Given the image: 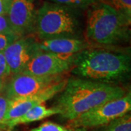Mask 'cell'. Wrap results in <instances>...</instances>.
Instances as JSON below:
<instances>
[{
    "label": "cell",
    "instance_id": "8fae6325",
    "mask_svg": "<svg viewBox=\"0 0 131 131\" xmlns=\"http://www.w3.org/2000/svg\"><path fill=\"white\" fill-rule=\"evenodd\" d=\"M93 46L82 38H55L39 41L40 50L66 56H74Z\"/></svg>",
    "mask_w": 131,
    "mask_h": 131
},
{
    "label": "cell",
    "instance_id": "8992f818",
    "mask_svg": "<svg viewBox=\"0 0 131 131\" xmlns=\"http://www.w3.org/2000/svg\"><path fill=\"white\" fill-rule=\"evenodd\" d=\"M66 78H67L66 74L49 77H38L22 73L11 75L9 80L5 81L2 93L9 100L26 97L42 91Z\"/></svg>",
    "mask_w": 131,
    "mask_h": 131
},
{
    "label": "cell",
    "instance_id": "603a6c76",
    "mask_svg": "<svg viewBox=\"0 0 131 131\" xmlns=\"http://www.w3.org/2000/svg\"><path fill=\"white\" fill-rule=\"evenodd\" d=\"M5 80H2L0 79V93H2V90H3L4 85H5Z\"/></svg>",
    "mask_w": 131,
    "mask_h": 131
},
{
    "label": "cell",
    "instance_id": "9a60e30c",
    "mask_svg": "<svg viewBox=\"0 0 131 131\" xmlns=\"http://www.w3.org/2000/svg\"><path fill=\"white\" fill-rule=\"evenodd\" d=\"M54 3L75 9H88L100 0H52Z\"/></svg>",
    "mask_w": 131,
    "mask_h": 131
},
{
    "label": "cell",
    "instance_id": "ffe728a7",
    "mask_svg": "<svg viewBox=\"0 0 131 131\" xmlns=\"http://www.w3.org/2000/svg\"><path fill=\"white\" fill-rule=\"evenodd\" d=\"M8 32H13V31L10 26L7 15L0 16V34Z\"/></svg>",
    "mask_w": 131,
    "mask_h": 131
},
{
    "label": "cell",
    "instance_id": "44dd1931",
    "mask_svg": "<svg viewBox=\"0 0 131 131\" xmlns=\"http://www.w3.org/2000/svg\"><path fill=\"white\" fill-rule=\"evenodd\" d=\"M13 0H0V16L7 15Z\"/></svg>",
    "mask_w": 131,
    "mask_h": 131
},
{
    "label": "cell",
    "instance_id": "cb8c5ba5",
    "mask_svg": "<svg viewBox=\"0 0 131 131\" xmlns=\"http://www.w3.org/2000/svg\"><path fill=\"white\" fill-rule=\"evenodd\" d=\"M0 131H5V130H1V129H0Z\"/></svg>",
    "mask_w": 131,
    "mask_h": 131
},
{
    "label": "cell",
    "instance_id": "5b68a950",
    "mask_svg": "<svg viewBox=\"0 0 131 131\" xmlns=\"http://www.w3.org/2000/svg\"><path fill=\"white\" fill-rule=\"evenodd\" d=\"M130 110L131 95L129 91L122 98L101 104L69 121L67 127H100L130 113Z\"/></svg>",
    "mask_w": 131,
    "mask_h": 131
},
{
    "label": "cell",
    "instance_id": "6da1fadb",
    "mask_svg": "<svg viewBox=\"0 0 131 131\" xmlns=\"http://www.w3.org/2000/svg\"><path fill=\"white\" fill-rule=\"evenodd\" d=\"M127 93L119 85L69 77L54 106L60 110L63 119L71 121L93 108L122 98Z\"/></svg>",
    "mask_w": 131,
    "mask_h": 131
},
{
    "label": "cell",
    "instance_id": "e0dca14e",
    "mask_svg": "<svg viewBox=\"0 0 131 131\" xmlns=\"http://www.w3.org/2000/svg\"><path fill=\"white\" fill-rule=\"evenodd\" d=\"M67 127L63 126L52 122H45L39 126L33 128L29 131H69Z\"/></svg>",
    "mask_w": 131,
    "mask_h": 131
},
{
    "label": "cell",
    "instance_id": "277c9868",
    "mask_svg": "<svg viewBox=\"0 0 131 131\" xmlns=\"http://www.w3.org/2000/svg\"><path fill=\"white\" fill-rule=\"evenodd\" d=\"M77 10L54 2H44L36 15L34 33L38 40L82 38Z\"/></svg>",
    "mask_w": 131,
    "mask_h": 131
},
{
    "label": "cell",
    "instance_id": "30bf717a",
    "mask_svg": "<svg viewBox=\"0 0 131 131\" xmlns=\"http://www.w3.org/2000/svg\"><path fill=\"white\" fill-rule=\"evenodd\" d=\"M68 78L69 77L52 84L37 93L10 100L9 108L5 116V125L6 122L21 117L32 108L44 104V103L60 93L65 88Z\"/></svg>",
    "mask_w": 131,
    "mask_h": 131
},
{
    "label": "cell",
    "instance_id": "5bb4252c",
    "mask_svg": "<svg viewBox=\"0 0 131 131\" xmlns=\"http://www.w3.org/2000/svg\"><path fill=\"white\" fill-rule=\"evenodd\" d=\"M109 5L123 16L127 20L131 22V0H100Z\"/></svg>",
    "mask_w": 131,
    "mask_h": 131
},
{
    "label": "cell",
    "instance_id": "9c48e42d",
    "mask_svg": "<svg viewBox=\"0 0 131 131\" xmlns=\"http://www.w3.org/2000/svg\"><path fill=\"white\" fill-rule=\"evenodd\" d=\"M37 0H13L7 18L13 32L19 37L34 32Z\"/></svg>",
    "mask_w": 131,
    "mask_h": 131
},
{
    "label": "cell",
    "instance_id": "d6986e66",
    "mask_svg": "<svg viewBox=\"0 0 131 131\" xmlns=\"http://www.w3.org/2000/svg\"><path fill=\"white\" fill-rule=\"evenodd\" d=\"M9 76H11V74L5 60V56L3 52H0V79L6 81L7 78H8Z\"/></svg>",
    "mask_w": 131,
    "mask_h": 131
},
{
    "label": "cell",
    "instance_id": "4fadbf2b",
    "mask_svg": "<svg viewBox=\"0 0 131 131\" xmlns=\"http://www.w3.org/2000/svg\"><path fill=\"white\" fill-rule=\"evenodd\" d=\"M97 129L98 131H131L130 114L128 113Z\"/></svg>",
    "mask_w": 131,
    "mask_h": 131
},
{
    "label": "cell",
    "instance_id": "ac0fdd59",
    "mask_svg": "<svg viewBox=\"0 0 131 131\" xmlns=\"http://www.w3.org/2000/svg\"><path fill=\"white\" fill-rule=\"evenodd\" d=\"M19 37L14 32L2 33L0 34V52H3L13 42L17 40Z\"/></svg>",
    "mask_w": 131,
    "mask_h": 131
},
{
    "label": "cell",
    "instance_id": "52a82bcc",
    "mask_svg": "<svg viewBox=\"0 0 131 131\" xmlns=\"http://www.w3.org/2000/svg\"><path fill=\"white\" fill-rule=\"evenodd\" d=\"M74 57L40 50L28 63L22 74L38 77L63 74L72 69Z\"/></svg>",
    "mask_w": 131,
    "mask_h": 131
},
{
    "label": "cell",
    "instance_id": "7402d4cb",
    "mask_svg": "<svg viewBox=\"0 0 131 131\" xmlns=\"http://www.w3.org/2000/svg\"><path fill=\"white\" fill-rule=\"evenodd\" d=\"M69 131H88V129L84 127H74V128H69Z\"/></svg>",
    "mask_w": 131,
    "mask_h": 131
},
{
    "label": "cell",
    "instance_id": "7a4b0ae2",
    "mask_svg": "<svg viewBox=\"0 0 131 131\" xmlns=\"http://www.w3.org/2000/svg\"><path fill=\"white\" fill-rule=\"evenodd\" d=\"M70 71L78 78L118 85L130 78V54L90 47L74 55Z\"/></svg>",
    "mask_w": 131,
    "mask_h": 131
},
{
    "label": "cell",
    "instance_id": "2e32d148",
    "mask_svg": "<svg viewBox=\"0 0 131 131\" xmlns=\"http://www.w3.org/2000/svg\"><path fill=\"white\" fill-rule=\"evenodd\" d=\"M10 100L0 93V129L5 130V119L9 106Z\"/></svg>",
    "mask_w": 131,
    "mask_h": 131
},
{
    "label": "cell",
    "instance_id": "3957f363",
    "mask_svg": "<svg viewBox=\"0 0 131 131\" xmlns=\"http://www.w3.org/2000/svg\"><path fill=\"white\" fill-rule=\"evenodd\" d=\"M130 22L109 5L99 1L88 9L85 39L92 45L114 46L130 38Z\"/></svg>",
    "mask_w": 131,
    "mask_h": 131
},
{
    "label": "cell",
    "instance_id": "ba28073f",
    "mask_svg": "<svg viewBox=\"0 0 131 131\" xmlns=\"http://www.w3.org/2000/svg\"><path fill=\"white\" fill-rule=\"evenodd\" d=\"M40 51L39 40L27 35L18 38L3 51L11 75L20 74L36 54Z\"/></svg>",
    "mask_w": 131,
    "mask_h": 131
},
{
    "label": "cell",
    "instance_id": "7c38bea8",
    "mask_svg": "<svg viewBox=\"0 0 131 131\" xmlns=\"http://www.w3.org/2000/svg\"><path fill=\"white\" fill-rule=\"evenodd\" d=\"M60 114V110L56 107L53 106L51 108H47L44 104H41L32 108L21 117L6 122L5 125V130H12L14 127L19 125H24L34 122H37L47 117Z\"/></svg>",
    "mask_w": 131,
    "mask_h": 131
}]
</instances>
